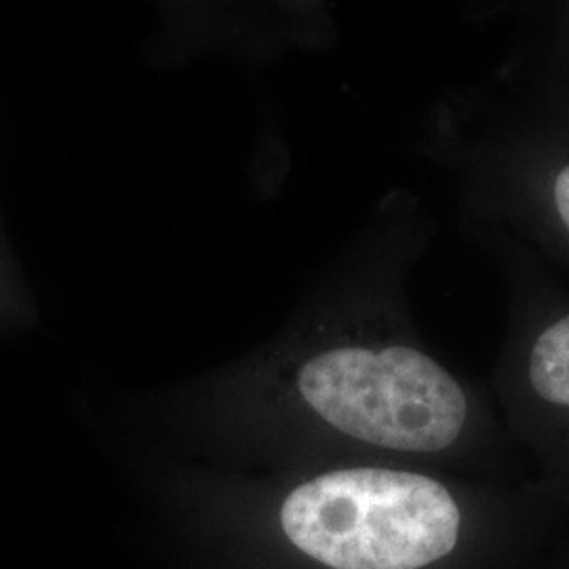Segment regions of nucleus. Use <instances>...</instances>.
Instances as JSON below:
<instances>
[{
  "label": "nucleus",
  "instance_id": "obj_1",
  "mask_svg": "<svg viewBox=\"0 0 569 569\" xmlns=\"http://www.w3.org/2000/svg\"><path fill=\"white\" fill-rule=\"evenodd\" d=\"M293 547L331 569H420L458 545L460 510L439 481L348 468L293 489L281 507Z\"/></svg>",
  "mask_w": 569,
  "mask_h": 569
},
{
  "label": "nucleus",
  "instance_id": "obj_2",
  "mask_svg": "<svg viewBox=\"0 0 569 569\" xmlns=\"http://www.w3.org/2000/svg\"><path fill=\"white\" fill-rule=\"evenodd\" d=\"M298 388L331 427L380 448L439 451L467 422L462 388L407 346L327 350L300 367Z\"/></svg>",
  "mask_w": 569,
  "mask_h": 569
},
{
  "label": "nucleus",
  "instance_id": "obj_3",
  "mask_svg": "<svg viewBox=\"0 0 569 569\" xmlns=\"http://www.w3.org/2000/svg\"><path fill=\"white\" fill-rule=\"evenodd\" d=\"M529 382L540 399L569 407V315L536 340L529 355Z\"/></svg>",
  "mask_w": 569,
  "mask_h": 569
},
{
  "label": "nucleus",
  "instance_id": "obj_4",
  "mask_svg": "<svg viewBox=\"0 0 569 569\" xmlns=\"http://www.w3.org/2000/svg\"><path fill=\"white\" fill-rule=\"evenodd\" d=\"M28 312L30 306L26 300L23 287L0 237V329L20 323L21 319L28 317Z\"/></svg>",
  "mask_w": 569,
  "mask_h": 569
},
{
  "label": "nucleus",
  "instance_id": "obj_5",
  "mask_svg": "<svg viewBox=\"0 0 569 569\" xmlns=\"http://www.w3.org/2000/svg\"><path fill=\"white\" fill-rule=\"evenodd\" d=\"M555 204H557L559 218L569 230V164H566L555 178Z\"/></svg>",
  "mask_w": 569,
  "mask_h": 569
}]
</instances>
